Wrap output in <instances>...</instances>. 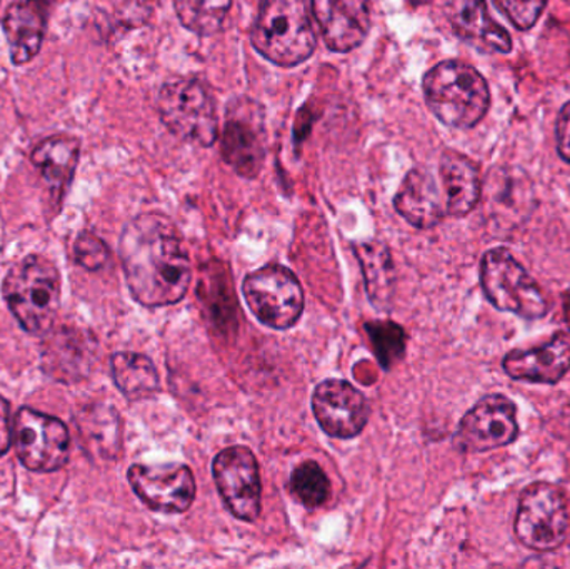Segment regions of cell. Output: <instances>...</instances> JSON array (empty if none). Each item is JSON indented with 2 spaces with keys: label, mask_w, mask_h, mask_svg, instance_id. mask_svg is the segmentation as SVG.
Wrapping results in <instances>:
<instances>
[{
  "label": "cell",
  "mask_w": 570,
  "mask_h": 569,
  "mask_svg": "<svg viewBox=\"0 0 570 569\" xmlns=\"http://www.w3.org/2000/svg\"><path fill=\"white\" fill-rule=\"evenodd\" d=\"M365 333L371 340L372 350L385 371L399 363L405 354V331L392 321H372L365 324Z\"/></svg>",
  "instance_id": "cell-28"
},
{
  "label": "cell",
  "mask_w": 570,
  "mask_h": 569,
  "mask_svg": "<svg viewBox=\"0 0 570 569\" xmlns=\"http://www.w3.org/2000/svg\"><path fill=\"white\" fill-rule=\"evenodd\" d=\"M405 2L411 3V6H425V3L432 2V0H405Z\"/></svg>",
  "instance_id": "cell-33"
},
{
  "label": "cell",
  "mask_w": 570,
  "mask_h": 569,
  "mask_svg": "<svg viewBox=\"0 0 570 569\" xmlns=\"http://www.w3.org/2000/svg\"><path fill=\"white\" fill-rule=\"evenodd\" d=\"M127 286L146 307L173 306L189 293L193 263L179 230L163 214H140L119 243Z\"/></svg>",
  "instance_id": "cell-1"
},
{
  "label": "cell",
  "mask_w": 570,
  "mask_h": 569,
  "mask_svg": "<svg viewBox=\"0 0 570 569\" xmlns=\"http://www.w3.org/2000/svg\"><path fill=\"white\" fill-rule=\"evenodd\" d=\"M481 286L489 303L502 313L542 320L551 303L538 281L505 247L489 249L481 261Z\"/></svg>",
  "instance_id": "cell-6"
},
{
  "label": "cell",
  "mask_w": 570,
  "mask_h": 569,
  "mask_svg": "<svg viewBox=\"0 0 570 569\" xmlns=\"http://www.w3.org/2000/svg\"><path fill=\"white\" fill-rule=\"evenodd\" d=\"M521 434L518 406L504 394H488L479 400L459 423L454 447L461 453H488L514 443Z\"/></svg>",
  "instance_id": "cell-10"
},
{
  "label": "cell",
  "mask_w": 570,
  "mask_h": 569,
  "mask_svg": "<svg viewBox=\"0 0 570 569\" xmlns=\"http://www.w3.org/2000/svg\"><path fill=\"white\" fill-rule=\"evenodd\" d=\"M424 97L429 109L445 126L472 129L491 107L488 80L471 63L444 60L424 76Z\"/></svg>",
  "instance_id": "cell-2"
},
{
  "label": "cell",
  "mask_w": 570,
  "mask_h": 569,
  "mask_svg": "<svg viewBox=\"0 0 570 569\" xmlns=\"http://www.w3.org/2000/svg\"><path fill=\"white\" fill-rule=\"evenodd\" d=\"M312 411L328 436L351 440L367 426L368 404L364 394L347 381L327 380L312 394Z\"/></svg>",
  "instance_id": "cell-14"
},
{
  "label": "cell",
  "mask_w": 570,
  "mask_h": 569,
  "mask_svg": "<svg viewBox=\"0 0 570 569\" xmlns=\"http://www.w3.org/2000/svg\"><path fill=\"white\" fill-rule=\"evenodd\" d=\"M556 140H558L559 156L570 164V102L566 104L559 112Z\"/></svg>",
  "instance_id": "cell-31"
},
{
  "label": "cell",
  "mask_w": 570,
  "mask_h": 569,
  "mask_svg": "<svg viewBox=\"0 0 570 569\" xmlns=\"http://www.w3.org/2000/svg\"><path fill=\"white\" fill-rule=\"evenodd\" d=\"M243 293L250 313L264 326L285 331L304 313V290L295 274L281 264H267L244 279Z\"/></svg>",
  "instance_id": "cell-8"
},
{
  "label": "cell",
  "mask_w": 570,
  "mask_h": 569,
  "mask_svg": "<svg viewBox=\"0 0 570 569\" xmlns=\"http://www.w3.org/2000/svg\"><path fill=\"white\" fill-rule=\"evenodd\" d=\"M157 109L164 126L180 140L209 147L219 137L216 99L203 80L177 77L164 84Z\"/></svg>",
  "instance_id": "cell-5"
},
{
  "label": "cell",
  "mask_w": 570,
  "mask_h": 569,
  "mask_svg": "<svg viewBox=\"0 0 570 569\" xmlns=\"http://www.w3.org/2000/svg\"><path fill=\"white\" fill-rule=\"evenodd\" d=\"M77 263L87 271H99L109 263V247L96 234L83 233L73 246Z\"/></svg>",
  "instance_id": "cell-30"
},
{
  "label": "cell",
  "mask_w": 570,
  "mask_h": 569,
  "mask_svg": "<svg viewBox=\"0 0 570 569\" xmlns=\"http://www.w3.org/2000/svg\"><path fill=\"white\" fill-rule=\"evenodd\" d=\"M288 488H291L292 497L307 510H317V508L324 507L331 498V481L315 461H305V463L298 464L292 471Z\"/></svg>",
  "instance_id": "cell-27"
},
{
  "label": "cell",
  "mask_w": 570,
  "mask_h": 569,
  "mask_svg": "<svg viewBox=\"0 0 570 569\" xmlns=\"http://www.w3.org/2000/svg\"><path fill=\"white\" fill-rule=\"evenodd\" d=\"M355 256L364 273L365 291L375 310L387 311L395 290V267L391 251L377 241L355 246Z\"/></svg>",
  "instance_id": "cell-24"
},
{
  "label": "cell",
  "mask_w": 570,
  "mask_h": 569,
  "mask_svg": "<svg viewBox=\"0 0 570 569\" xmlns=\"http://www.w3.org/2000/svg\"><path fill=\"white\" fill-rule=\"evenodd\" d=\"M13 447L27 470L53 473L69 461V430L57 418L22 408L13 420Z\"/></svg>",
  "instance_id": "cell-9"
},
{
  "label": "cell",
  "mask_w": 570,
  "mask_h": 569,
  "mask_svg": "<svg viewBox=\"0 0 570 569\" xmlns=\"http://www.w3.org/2000/svg\"><path fill=\"white\" fill-rule=\"evenodd\" d=\"M223 157L240 177L256 179L266 160V129L263 107L247 97L227 107L224 127Z\"/></svg>",
  "instance_id": "cell-12"
},
{
  "label": "cell",
  "mask_w": 570,
  "mask_h": 569,
  "mask_svg": "<svg viewBox=\"0 0 570 569\" xmlns=\"http://www.w3.org/2000/svg\"><path fill=\"white\" fill-rule=\"evenodd\" d=\"M80 143L76 137L53 136L33 149L30 160L39 169L53 203L60 204L79 164Z\"/></svg>",
  "instance_id": "cell-22"
},
{
  "label": "cell",
  "mask_w": 570,
  "mask_h": 569,
  "mask_svg": "<svg viewBox=\"0 0 570 569\" xmlns=\"http://www.w3.org/2000/svg\"><path fill=\"white\" fill-rule=\"evenodd\" d=\"M110 373L114 383L127 400H146L160 390L159 373L153 361L144 354H114L110 360Z\"/></svg>",
  "instance_id": "cell-25"
},
{
  "label": "cell",
  "mask_w": 570,
  "mask_h": 569,
  "mask_svg": "<svg viewBox=\"0 0 570 569\" xmlns=\"http://www.w3.org/2000/svg\"><path fill=\"white\" fill-rule=\"evenodd\" d=\"M96 343L76 327H59L46 333L42 344V367L60 383L72 384L90 373Z\"/></svg>",
  "instance_id": "cell-17"
},
{
  "label": "cell",
  "mask_w": 570,
  "mask_h": 569,
  "mask_svg": "<svg viewBox=\"0 0 570 569\" xmlns=\"http://www.w3.org/2000/svg\"><path fill=\"white\" fill-rule=\"evenodd\" d=\"M77 430L89 454L102 460H116L122 447V424L114 408L92 404L77 416Z\"/></svg>",
  "instance_id": "cell-23"
},
{
  "label": "cell",
  "mask_w": 570,
  "mask_h": 569,
  "mask_svg": "<svg viewBox=\"0 0 570 569\" xmlns=\"http://www.w3.org/2000/svg\"><path fill=\"white\" fill-rule=\"evenodd\" d=\"M180 23L199 36H214L223 29L233 0H174Z\"/></svg>",
  "instance_id": "cell-26"
},
{
  "label": "cell",
  "mask_w": 570,
  "mask_h": 569,
  "mask_svg": "<svg viewBox=\"0 0 570 569\" xmlns=\"http://www.w3.org/2000/svg\"><path fill=\"white\" fill-rule=\"evenodd\" d=\"M441 179L448 216L471 214L482 194L481 174L474 160L455 150H445L441 159Z\"/></svg>",
  "instance_id": "cell-21"
},
{
  "label": "cell",
  "mask_w": 570,
  "mask_h": 569,
  "mask_svg": "<svg viewBox=\"0 0 570 569\" xmlns=\"http://www.w3.org/2000/svg\"><path fill=\"white\" fill-rule=\"evenodd\" d=\"M13 443V423L10 416V404L6 398L0 396V458L10 450Z\"/></svg>",
  "instance_id": "cell-32"
},
{
  "label": "cell",
  "mask_w": 570,
  "mask_h": 569,
  "mask_svg": "<svg viewBox=\"0 0 570 569\" xmlns=\"http://www.w3.org/2000/svg\"><path fill=\"white\" fill-rule=\"evenodd\" d=\"M3 300L30 334L52 330L60 307V276L57 267L42 256H27L13 264L2 284Z\"/></svg>",
  "instance_id": "cell-3"
},
{
  "label": "cell",
  "mask_w": 570,
  "mask_h": 569,
  "mask_svg": "<svg viewBox=\"0 0 570 569\" xmlns=\"http://www.w3.org/2000/svg\"><path fill=\"white\" fill-rule=\"evenodd\" d=\"M250 40L276 66L305 62L315 50L307 0H261Z\"/></svg>",
  "instance_id": "cell-4"
},
{
  "label": "cell",
  "mask_w": 570,
  "mask_h": 569,
  "mask_svg": "<svg viewBox=\"0 0 570 569\" xmlns=\"http://www.w3.org/2000/svg\"><path fill=\"white\" fill-rule=\"evenodd\" d=\"M502 370L515 381L561 383L570 371V333L559 331L542 346L511 351L502 360Z\"/></svg>",
  "instance_id": "cell-16"
},
{
  "label": "cell",
  "mask_w": 570,
  "mask_h": 569,
  "mask_svg": "<svg viewBox=\"0 0 570 569\" xmlns=\"http://www.w3.org/2000/svg\"><path fill=\"white\" fill-rule=\"evenodd\" d=\"M394 207L411 226L432 229L448 216L444 193L429 170L412 169L402 180Z\"/></svg>",
  "instance_id": "cell-20"
},
{
  "label": "cell",
  "mask_w": 570,
  "mask_h": 569,
  "mask_svg": "<svg viewBox=\"0 0 570 569\" xmlns=\"http://www.w3.org/2000/svg\"><path fill=\"white\" fill-rule=\"evenodd\" d=\"M50 0H16L3 16L2 27L16 66L30 62L42 47Z\"/></svg>",
  "instance_id": "cell-19"
},
{
  "label": "cell",
  "mask_w": 570,
  "mask_h": 569,
  "mask_svg": "<svg viewBox=\"0 0 570 569\" xmlns=\"http://www.w3.org/2000/svg\"><path fill=\"white\" fill-rule=\"evenodd\" d=\"M514 534L529 550H559L570 534V503L564 490L546 481L525 488L515 511Z\"/></svg>",
  "instance_id": "cell-7"
},
{
  "label": "cell",
  "mask_w": 570,
  "mask_h": 569,
  "mask_svg": "<svg viewBox=\"0 0 570 569\" xmlns=\"http://www.w3.org/2000/svg\"><path fill=\"white\" fill-rule=\"evenodd\" d=\"M312 13L332 52L357 49L371 29L368 0H312Z\"/></svg>",
  "instance_id": "cell-15"
},
{
  "label": "cell",
  "mask_w": 570,
  "mask_h": 569,
  "mask_svg": "<svg viewBox=\"0 0 570 569\" xmlns=\"http://www.w3.org/2000/svg\"><path fill=\"white\" fill-rule=\"evenodd\" d=\"M127 478L137 498L156 513H186L196 500V480L186 464H134Z\"/></svg>",
  "instance_id": "cell-13"
},
{
  "label": "cell",
  "mask_w": 570,
  "mask_h": 569,
  "mask_svg": "<svg viewBox=\"0 0 570 569\" xmlns=\"http://www.w3.org/2000/svg\"><path fill=\"white\" fill-rule=\"evenodd\" d=\"M213 477L227 510L237 520L254 523L263 511L259 463L247 447H230L213 461Z\"/></svg>",
  "instance_id": "cell-11"
},
{
  "label": "cell",
  "mask_w": 570,
  "mask_h": 569,
  "mask_svg": "<svg viewBox=\"0 0 570 569\" xmlns=\"http://www.w3.org/2000/svg\"><path fill=\"white\" fill-rule=\"evenodd\" d=\"M445 16L455 36L481 52H511V33L492 19L485 0H451Z\"/></svg>",
  "instance_id": "cell-18"
},
{
  "label": "cell",
  "mask_w": 570,
  "mask_h": 569,
  "mask_svg": "<svg viewBox=\"0 0 570 569\" xmlns=\"http://www.w3.org/2000/svg\"><path fill=\"white\" fill-rule=\"evenodd\" d=\"M492 2L519 30L532 29L548 6V0H492Z\"/></svg>",
  "instance_id": "cell-29"
}]
</instances>
